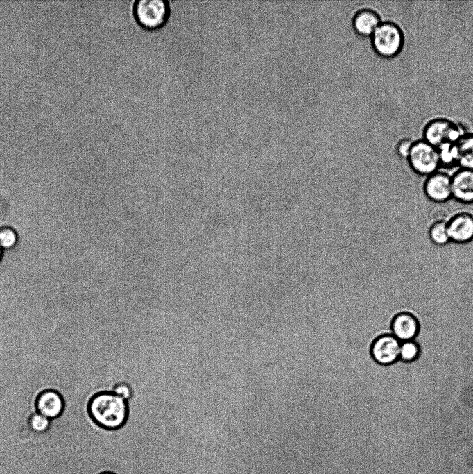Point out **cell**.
<instances>
[{
  "label": "cell",
  "instance_id": "4",
  "mask_svg": "<svg viewBox=\"0 0 473 474\" xmlns=\"http://www.w3.org/2000/svg\"><path fill=\"white\" fill-rule=\"evenodd\" d=\"M406 160L415 173L426 177L440 169L438 149L424 139L413 141Z\"/></svg>",
  "mask_w": 473,
  "mask_h": 474
},
{
  "label": "cell",
  "instance_id": "7",
  "mask_svg": "<svg viewBox=\"0 0 473 474\" xmlns=\"http://www.w3.org/2000/svg\"><path fill=\"white\" fill-rule=\"evenodd\" d=\"M34 406L35 412L53 421L62 416L65 409V400L58 390L48 388L36 396Z\"/></svg>",
  "mask_w": 473,
  "mask_h": 474
},
{
  "label": "cell",
  "instance_id": "8",
  "mask_svg": "<svg viewBox=\"0 0 473 474\" xmlns=\"http://www.w3.org/2000/svg\"><path fill=\"white\" fill-rule=\"evenodd\" d=\"M400 344L401 341L393 335H380L370 346V355L379 364H391L399 358Z\"/></svg>",
  "mask_w": 473,
  "mask_h": 474
},
{
  "label": "cell",
  "instance_id": "6",
  "mask_svg": "<svg viewBox=\"0 0 473 474\" xmlns=\"http://www.w3.org/2000/svg\"><path fill=\"white\" fill-rule=\"evenodd\" d=\"M423 191L427 198L437 203L452 198V179L448 173L438 170L426 177Z\"/></svg>",
  "mask_w": 473,
  "mask_h": 474
},
{
  "label": "cell",
  "instance_id": "12",
  "mask_svg": "<svg viewBox=\"0 0 473 474\" xmlns=\"http://www.w3.org/2000/svg\"><path fill=\"white\" fill-rule=\"evenodd\" d=\"M352 22L353 28L357 33L370 37L381 20L376 10L370 8H362L354 12Z\"/></svg>",
  "mask_w": 473,
  "mask_h": 474
},
{
  "label": "cell",
  "instance_id": "15",
  "mask_svg": "<svg viewBox=\"0 0 473 474\" xmlns=\"http://www.w3.org/2000/svg\"><path fill=\"white\" fill-rule=\"evenodd\" d=\"M437 149L440 156V168L450 169L458 167L456 143L445 144Z\"/></svg>",
  "mask_w": 473,
  "mask_h": 474
},
{
  "label": "cell",
  "instance_id": "20",
  "mask_svg": "<svg viewBox=\"0 0 473 474\" xmlns=\"http://www.w3.org/2000/svg\"><path fill=\"white\" fill-rule=\"evenodd\" d=\"M413 141L409 138H403L396 144L395 151L397 155L402 158H407Z\"/></svg>",
  "mask_w": 473,
  "mask_h": 474
},
{
  "label": "cell",
  "instance_id": "13",
  "mask_svg": "<svg viewBox=\"0 0 473 474\" xmlns=\"http://www.w3.org/2000/svg\"><path fill=\"white\" fill-rule=\"evenodd\" d=\"M458 167L473 169V133H463L456 142Z\"/></svg>",
  "mask_w": 473,
  "mask_h": 474
},
{
  "label": "cell",
  "instance_id": "17",
  "mask_svg": "<svg viewBox=\"0 0 473 474\" xmlns=\"http://www.w3.org/2000/svg\"><path fill=\"white\" fill-rule=\"evenodd\" d=\"M420 354V348L413 340L401 342L399 358L406 362L415 360Z\"/></svg>",
  "mask_w": 473,
  "mask_h": 474
},
{
  "label": "cell",
  "instance_id": "22",
  "mask_svg": "<svg viewBox=\"0 0 473 474\" xmlns=\"http://www.w3.org/2000/svg\"><path fill=\"white\" fill-rule=\"evenodd\" d=\"M101 474H114V473H110V472H104V473H102Z\"/></svg>",
  "mask_w": 473,
  "mask_h": 474
},
{
  "label": "cell",
  "instance_id": "10",
  "mask_svg": "<svg viewBox=\"0 0 473 474\" xmlns=\"http://www.w3.org/2000/svg\"><path fill=\"white\" fill-rule=\"evenodd\" d=\"M452 198L463 204L473 203V169L458 167L451 175Z\"/></svg>",
  "mask_w": 473,
  "mask_h": 474
},
{
  "label": "cell",
  "instance_id": "14",
  "mask_svg": "<svg viewBox=\"0 0 473 474\" xmlns=\"http://www.w3.org/2000/svg\"><path fill=\"white\" fill-rule=\"evenodd\" d=\"M429 239L437 246H445L450 242L445 220L438 219L433 221L428 230Z\"/></svg>",
  "mask_w": 473,
  "mask_h": 474
},
{
  "label": "cell",
  "instance_id": "19",
  "mask_svg": "<svg viewBox=\"0 0 473 474\" xmlns=\"http://www.w3.org/2000/svg\"><path fill=\"white\" fill-rule=\"evenodd\" d=\"M111 391L128 402L132 400L135 395L132 387L126 382H120L115 384L112 387Z\"/></svg>",
  "mask_w": 473,
  "mask_h": 474
},
{
  "label": "cell",
  "instance_id": "16",
  "mask_svg": "<svg viewBox=\"0 0 473 474\" xmlns=\"http://www.w3.org/2000/svg\"><path fill=\"white\" fill-rule=\"evenodd\" d=\"M26 423L33 432L43 434L49 430L52 425V421L42 414L35 412L28 416Z\"/></svg>",
  "mask_w": 473,
  "mask_h": 474
},
{
  "label": "cell",
  "instance_id": "3",
  "mask_svg": "<svg viewBox=\"0 0 473 474\" xmlns=\"http://www.w3.org/2000/svg\"><path fill=\"white\" fill-rule=\"evenodd\" d=\"M171 12L168 0H136L132 6L135 20L141 28L148 31L164 27Z\"/></svg>",
  "mask_w": 473,
  "mask_h": 474
},
{
  "label": "cell",
  "instance_id": "21",
  "mask_svg": "<svg viewBox=\"0 0 473 474\" xmlns=\"http://www.w3.org/2000/svg\"><path fill=\"white\" fill-rule=\"evenodd\" d=\"M2 255H3V249H2V248L0 246V260H1Z\"/></svg>",
  "mask_w": 473,
  "mask_h": 474
},
{
  "label": "cell",
  "instance_id": "2",
  "mask_svg": "<svg viewBox=\"0 0 473 474\" xmlns=\"http://www.w3.org/2000/svg\"><path fill=\"white\" fill-rule=\"evenodd\" d=\"M404 39L402 28L392 21H381L370 35L374 51L386 59L393 58L401 53Z\"/></svg>",
  "mask_w": 473,
  "mask_h": 474
},
{
  "label": "cell",
  "instance_id": "1",
  "mask_svg": "<svg viewBox=\"0 0 473 474\" xmlns=\"http://www.w3.org/2000/svg\"><path fill=\"white\" fill-rule=\"evenodd\" d=\"M87 414L89 418L101 428L119 430L128 420L129 402L111 391H96L87 401Z\"/></svg>",
  "mask_w": 473,
  "mask_h": 474
},
{
  "label": "cell",
  "instance_id": "5",
  "mask_svg": "<svg viewBox=\"0 0 473 474\" xmlns=\"http://www.w3.org/2000/svg\"><path fill=\"white\" fill-rule=\"evenodd\" d=\"M463 133L454 121L445 118H436L424 126L422 139L438 148L445 144L456 143Z\"/></svg>",
  "mask_w": 473,
  "mask_h": 474
},
{
  "label": "cell",
  "instance_id": "11",
  "mask_svg": "<svg viewBox=\"0 0 473 474\" xmlns=\"http://www.w3.org/2000/svg\"><path fill=\"white\" fill-rule=\"evenodd\" d=\"M392 331L401 342L413 340L418 333L419 323L417 319L409 313H400L392 321Z\"/></svg>",
  "mask_w": 473,
  "mask_h": 474
},
{
  "label": "cell",
  "instance_id": "18",
  "mask_svg": "<svg viewBox=\"0 0 473 474\" xmlns=\"http://www.w3.org/2000/svg\"><path fill=\"white\" fill-rule=\"evenodd\" d=\"M17 242V234L12 228L5 226L0 228V246L3 250L14 248Z\"/></svg>",
  "mask_w": 473,
  "mask_h": 474
},
{
  "label": "cell",
  "instance_id": "9",
  "mask_svg": "<svg viewBox=\"0 0 473 474\" xmlns=\"http://www.w3.org/2000/svg\"><path fill=\"white\" fill-rule=\"evenodd\" d=\"M450 242L466 244L473 240V214L459 212L446 221Z\"/></svg>",
  "mask_w": 473,
  "mask_h": 474
}]
</instances>
